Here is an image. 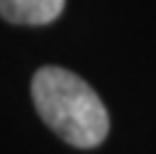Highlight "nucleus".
<instances>
[{
    "instance_id": "nucleus-2",
    "label": "nucleus",
    "mask_w": 156,
    "mask_h": 154,
    "mask_svg": "<svg viewBox=\"0 0 156 154\" xmlns=\"http://www.w3.org/2000/svg\"><path fill=\"white\" fill-rule=\"evenodd\" d=\"M66 0H0V15L15 24H49L54 22Z\"/></svg>"
},
{
    "instance_id": "nucleus-1",
    "label": "nucleus",
    "mask_w": 156,
    "mask_h": 154,
    "mask_svg": "<svg viewBox=\"0 0 156 154\" xmlns=\"http://www.w3.org/2000/svg\"><path fill=\"white\" fill-rule=\"evenodd\" d=\"M32 98L39 117L73 147H98L110 132V115L100 95L68 68H39L32 78Z\"/></svg>"
}]
</instances>
